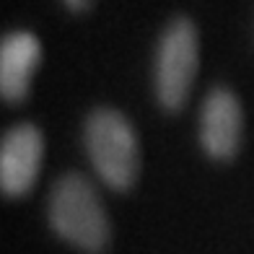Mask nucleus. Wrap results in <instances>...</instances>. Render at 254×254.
<instances>
[{
	"label": "nucleus",
	"mask_w": 254,
	"mask_h": 254,
	"mask_svg": "<svg viewBox=\"0 0 254 254\" xmlns=\"http://www.w3.org/2000/svg\"><path fill=\"white\" fill-rule=\"evenodd\" d=\"M47 221L65 244L83 254H101L112 241V223L94 182L80 171H67L52 184Z\"/></svg>",
	"instance_id": "1"
},
{
	"label": "nucleus",
	"mask_w": 254,
	"mask_h": 254,
	"mask_svg": "<svg viewBox=\"0 0 254 254\" xmlns=\"http://www.w3.org/2000/svg\"><path fill=\"white\" fill-rule=\"evenodd\" d=\"M83 145L101 184L114 192L135 187L140 174V140L132 122L120 109H91L83 125Z\"/></svg>",
	"instance_id": "2"
},
{
	"label": "nucleus",
	"mask_w": 254,
	"mask_h": 254,
	"mask_svg": "<svg viewBox=\"0 0 254 254\" xmlns=\"http://www.w3.org/2000/svg\"><path fill=\"white\" fill-rule=\"evenodd\" d=\"M200 65V34L187 16L171 18L161 31L153 55V94L158 107L177 114L184 109Z\"/></svg>",
	"instance_id": "3"
},
{
	"label": "nucleus",
	"mask_w": 254,
	"mask_h": 254,
	"mask_svg": "<svg viewBox=\"0 0 254 254\" xmlns=\"http://www.w3.org/2000/svg\"><path fill=\"white\" fill-rule=\"evenodd\" d=\"M200 148L213 161H234L244 140V109L228 86H213L200 104Z\"/></svg>",
	"instance_id": "4"
},
{
	"label": "nucleus",
	"mask_w": 254,
	"mask_h": 254,
	"mask_svg": "<svg viewBox=\"0 0 254 254\" xmlns=\"http://www.w3.org/2000/svg\"><path fill=\"white\" fill-rule=\"evenodd\" d=\"M44 161V135L37 125L21 122L0 137V194L24 197L34 190Z\"/></svg>",
	"instance_id": "5"
},
{
	"label": "nucleus",
	"mask_w": 254,
	"mask_h": 254,
	"mask_svg": "<svg viewBox=\"0 0 254 254\" xmlns=\"http://www.w3.org/2000/svg\"><path fill=\"white\" fill-rule=\"evenodd\" d=\"M42 63V42L26 29L0 37V99L21 104L31 91V78Z\"/></svg>",
	"instance_id": "6"
},
{
	"label": "nucleus",
	"mask_w": 254,
	"mask_h": 254,
	"mask_svg": "<svg viewBox=\"0 0 254 254\" xmlns=\"http://www.w3.org/2000/svg\"><path fill=\"white\" fill-rule=\"evenodd\" d=\"M63 5L70 10V13H86L94 5V0H63Z\"/></svg>",
	"instance_id": "7"
}]
</instances>
